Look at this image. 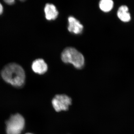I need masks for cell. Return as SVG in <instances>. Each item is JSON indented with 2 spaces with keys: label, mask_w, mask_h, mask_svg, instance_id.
<instances>
[{
  "label": "cell",
  "mask_w": 134,
  "mask_h": 134,
  "mask_svg": "<svg viewBox=\"0 0 134 134\" xmlns=\"http://www.w3.org/2000/svg\"><path fill=\"white\" fill-rule=\"evenodd\" d=\"M33 72L39 75H43L47 71L48 66L45 62L42 59H39L34 60L31 65Z\"/></svg>",
  "instance_id": "obj_5"
},
{
  "label": "cell",
  "mask_w": 134,
  "mask_h": 134,
  "mask_svg": "<svg viewBox=\"0 0 134 134\" xmlns=\"http://www.w3.org/2000/svg\"><path fill=\"white\" fill-rule=\"evenodd\" d=\"M72 99L65 94H57L52 99L51 103L53 108L57 112L66 111L72 104Z\"/></svg>",
  "instance_id": "obj_4"
},
{
  "label": "cell",
  "mask_w": 134,
  "mask_h": 134,
  "mask_svg": "<svg viewBox=\"0 0 134 134\" xmlns=\"http://www.w3.org/2000/svg\"><path fill=\"white\" fill-rule=\"evenodd\" d=\"M25 134H34L31 133H26Z\"/></svg>",
  "instance_id": "obj_12"
},
{
  "label": "cell",
  "mask_w": 134,
  "mask_h": 134,
  "mask_svg": "<svg viewBox=\"0 0 134 134\" xmlns=\"http://www.w3.org/2000/svg\"><path fill=\"white\" fill-rule=\"evenodd\" d=\"M62 60L65 63L72 64L77 69H81L84 64V58L82 54L72 47L66 48L61 55Z\"/></svg>",
  "instance_id": "obj_2"
},
{
  "label": "cell",
  "mask_w": 134,
  "mask_h": 134,
  "mask_svg": "<svg viewBox=\"0 0 134 134\" xmlns=\"http://www.w3.org/2000/svg\"><path fill=\"white\" fill-rule=\"evenodd\" d=\"M25 121L19 114L12 115L6 122L7 134H20L24 129Z\"/></svg>",
  "instance_id": "obj_3"
},
{
  "label": "cell",
  "mask_w": 134,
  "mask_h": 134,
  "mask_svg": "<svg viewBox=\"0 0 134 134\" xmlns=\"http://www.w3.org/2000/svg\"><path fill=\"white\" fill-rule=\"evenodd\" d=\"M68 22L69 31L76 34L81 33L83 30V26L79 21L74 17L70 16L69 17Z\"/></svg>",
  "instance_id": "obj_6"
},
{
  "label": "cell",
  "mask_w": 134,
  "mask_h": 134,
  "mask_svg": "<svg viewBox=\"0 0 134 134\" xmlns=\"http://www.w3.org/2000/svg\"><path fill=\"white\" fill-rule=\"evenodd\" d=\"M5 3L8 5H12L14 4L15 1L14 0H9V1H4Z\"/></svg>",
  "instance_id": "obj_10"
},
{
  "label": "cell",
  "mask_w": 134,
  "mask_h": 134,
  "mask_svg": "<svg viewBox=\"0 0 134 134\" xmlns=\"http://www.w3.org/2000/svg\"><path fill=\"white\" fill-rule=\"evenodd\" d=\"M114 6V2L111 0H102L99 3L100 9L104 12H108L111 10Z\"/></svg>",
  "instance_id": "obj_9"
},
{
  "label": "cell",
  "mask_w": 134,
  "mask_h": 134,
  "mask_svg": "<svg viewBox=\"0 0 134 134\" xmlns=\"http://www.w3.org/2000/svg\"><path fill=\"white\" fill-rule=\"evenodd\" d=\"M46 18L48 20H54L57 18L59 12L54 5L47 4L44 8Z\"/></svg>",
  "instance_id": "obj_7"
},
{
  "label": "cell",
  "mask_w": 134,
  "mask_h": 134,
  "mask_svg": "<svg viewBox=\"0 0 134 134\" xmlns=\"http://www.w3.org/2000/svg\"><path fill=\"white\" fill-rule=\"evenodd\" d=\"M3 11V7L1 3H0V15L2 14Z\"/></svg>",
  "instance_id": "obj_11"
},
{
  "label": "cell",
  "mask_w": 134,
  "mask_h": 134,
  "mask_svg": "<svg viewBox=\"0 0 134 134\" xmlns=\"http://www.w3.org/2000/svg\"><path fill=\"white\" fill-rule=\"evenodd\" d=\"M117 16L121 21L127 23L131 20V16L129 12V8L126 5L120 7L117 13Z\"/></svg>",
  "instance_id": "obj_8"
},
{
  "label": "cell",
  "mask_w": 134,
  "mask_h": 134,
  "mask_svg": "<svg viewBox=\"0 0 134 134\" xmlns=\"http://www.w3.org/2000/svg\"><path fill=\"white\" fill-rule=\"evenodd\" d=\"M3 79L15 87H19L24 85L25 72L21 66L16 63H10L5 66L1 72Z\"/></svg>",
  "instance_id": "obj_1"
}]
</instances>
